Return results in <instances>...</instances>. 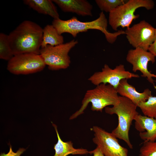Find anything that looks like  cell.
Listing matches in <instances>:
<instances>
[{"label":"cell","mask_w":156,"mask_h":156,"mask_svg":"<svg viewBox=\"0 0 156 156\" xmlns=\"http://www.w3.org/2000/svg\"><path fill=\"white\" fill-rule=\"evenodd\" d=\"M155 39L153 43L150 46L148 51L156 57V28H155Z\"/></svg>","instance_id":"obj_23"},{"label":"cell","mask_w":156,"mask_h":156,"mask_svg":"<svg viewBox=\"0 0 156 156\" xmlns=\"http://www.w3.org/2000/svg\"><path fill=\"white\" fill-rule=\"evenodd\" d=\"M46 65L40 54L26 53L14 55L8 61L7 69L13 74L28 75L41 71Z\"/></svg>","instance_id":"obj_7"},{"label":"cell","mask_w":156,"mask_h":156,"mask_svg":"<svg viewBox=\"0 0 156 156\" xmlns=\"http://www.w3.org/2000/svg\"><path fill=\"white\" fill-rule=\"evenodd\" d=\"M120 102L112 107H106L105 112L110 114H116L118 117L117 127L111 133L117 138L124 141L130 149L133 148L129 137V132L132 121L139 114L137 105L129 99L119 96Z\"/></svg>","instance_id":"obj_3"},{"label":"cell","mask_w":156,"mask_h":156,"mask_svg":"<svg viewBox=\"0 0 156 156\" xmlns=\"http://www.w3.org/2000/svg\"><path fill=\"white\" fill-rule=\"evenodd\" d=\"M116 90L118 94L129 99L137 106L140 102L146 101L152 96L151 91L148 88L142 93L137 91L134 86L128 83L126 79L120 81Z\"/></svg>","instance_id":"obj_14"},{"label":"cell","mask_w":156,"mask_h":156,"mask_svg":"<svg viewBox=\"0 0 156 156\" xmlns=\"http://www.w3.org/2000/svg\"><path fill=\"white\" fill-rule=\"evenodd\" d=\"M94 137L92 140L105 156H128V150L121 146L111 133L94 126L92 128Z\"/></svg>","instance_id":"obj_9"},{"label":"cell","mask_w":156,"mask_h":156,"mask_svg":"<svg viewBox=\"0 0 156 156\" xmlns=\"http://www.w3.org/2000/svg\"><path fill=\"white\" fill-rule=\"evenodd\" d=\"M14 55L9 42L8 35L0 34V58L8 61Z\"/></svg>","instance_id":"obj_18"},{"label":"cell","mask_w":156,"mask_h":156,"mask_svg":"<svg viewBox=\"0 0 156 156\" xmlns=\"http://www.w3.org/2000/svg\"><path fill=\"white\" fill-rule=\"evenodd\" d=\"M8 35L14 55L26 53L40 54L43 28L36 23L25 20Z\"/></svg>","instance_id":"obj_1"},{"label":"cell","mask_w":156,"mask_h":156,"mask_svg":"<svg viewBox=\"0 0 156 156\" xmlns=\"http://www.w3.org/2000/svg\"><path fill=\"white\" fill-rule=\"evenodd\" d=\"M94 88L88 90L82 101L80 108L73 114L70 120L76 118L84 113L88 104H92L91 109L92 111H100L107 106H113L118 104L119 96L116 90L113 86L108 84H100Z\"/></svg>","instance_id":"obj_4"},{"label":"cell","mask_w":156,"mask_h":156,"mask_svg":"<svg viewBox=\"0 0 156 156\" xmlns=\"http://www.w3.org/2000/svg\"><path fill=\"white\" fill-rule=\"evenodd\" d=\"M155 28L144 20L135 24L125 31L127 38L135 48L148 51L155 39Z\"/></svg>","instance_id":"obj_8"},{"label":"cell","mask_w":156,"mask_h":156,"mask_svg":"<svg viewBox=\"0 0 156 156\" xmlns=\"http://www.w3.org/2000/svg\"><path fill=\"white\" fill-rule=\"evenodd\" d=\"M89 154H93V156H105L100 148L97 146L94 149L89 151Z\"/></svg>","instance_id":"obj_24"},{"label":"cell","mask_w":156,"mask_h":156,"mask_svg":"<svg viewBox=\"0 0 156 156\" xmlns=\"http://www.w3.org/2000/svg\"><path fill=\"white\" fill-rule=\"evenodd\" d=\"M154 6V2L151 0H128L109 13V23L115 31L120 27L128 28L132 21L139 17V15L134 14L137 9L144 7L150 10L153 8Z\"/></svg>","instance_id":"obj_5"},{"label":"cell","mask_w":156,"mask_h":156,"mask_svg":"<svg viewBox=\"0 0 156 156\" xmlns=\"http://www.w3.org/2000/svg\"><path fill=\"white\" fill-rule=\"evenodd\" d=\"M155 78H156V76H155ZM155 82H156V80H155Z\"/></svg>","instance_id":"obj_25"},{"label":"cell","mask_w":156,"mask_h":156,"mask_svg":"<svg viewBox=\"0 0 156 156\" xmlns=\"http://www.w3.org/2000/svg\"><path fill=\"white\" fill-rule=\"evenodd\" d=\"M155 56L151 53L141 48H137L129 50L126 57V60L133 66L132 70L135 72L140 71L142 74L141 76L146 77L148 81L153 84L154 88L156 86L154 83L153 77L156 75L148 71V63L151 62L154 63L155 62Z\"/></svg>","instance_id":"obj_11"},{"label":"cell","mask_w":156,"mask_h":156,"mask_svg":"<svg viewBox=\"0 0 156 156\" xmlns=\"http://www.w3.org/2000/svg\"><path fill=\"white\" fill-rule=\"evenodd\" d=\"M56 132L58 139L57 143L54 145L55 154L53 156H67L70 154L83 155L89 153L86 149L75 148L71 141L64 142L60 138L58 132L57 126L52 123Z\"/></svg>","instance_id":"obj_16"},{"label":"cell","mask_w":156,"mask_h":156,"mask_svg":"<svg viewBox=\"0 0 156 156\" xmlns=\"http://www.w3.org/2000/svg\"><path fill=\"white\" fill-rule=\"evenodd\" d=\"M78 43L77 40L73 39L55 46L47 45L41 48L40 54L49 69L56 70L65 69L70 63L68 53Z\"/></svg>","instance_id":"obj_6"},{"label":"cell","mask_w":156,"mask_h":156,"mask_svg":"<svg viewBox=\"0 0 156 156\" xmlns=\"http://www.w3.org/2000/svg\"><path fill=\"white\" fill-rule=\"evenodd\" d=\"M64 42L63 36L58 34L52 24H48L43 29L41 48H43L47 45L52 46L57 45L63 43Z\"/></svg>","instance_id":"obj_17"},{"label":"cell","mask_w":156,"mask_h":156,"mask_svg":"<svg viewBox=\"0 0 156 156\" xmlns=\"http://www.w3.org/2000/svg\"><path fill=\"white\" fill-rule=\"evenodd\" d=\"M23 2L39 13L48 15L53 19L60 18L57 8L52 0H24Z\"/></svg>","instance_id":"obj_15"},{"label":"cell","mask_w":156,"mask_h":156,"mask_svg":"<svg viewBox=\"0 0 156 156\" xmlns=\"http://www.w3.org/2000/svg\"><path fill=\"white\" fill-rule=\"evenodd\" d=\"M144 116L156 118V96H150L147 100L137 105Z\"/></svg>","instance_id":"obj_19"},{"label":"cell","mask_w":156,"mask_h":156,"mask_svg":"<svg viewBox=\"0 0 156 156\" xmlns=\"http://www.w3.org/2000/svg\"><path fill=\"white\" fill-rule=\"evenodd\" d=\"M134 120L135 127L144 142L156 140V118L138 114Z\"/></svg>","instance_id":"obj_12"},{"label":"cell","mask_w":156,"mask_h":156,"mask_svg":"<svg viewBox=\"0 0 156 156\" xmlns=\"http://www.w3.org/2000/svg\"><path fill=\"white\" fill-rule=\"evenodd\" d=\"M139 156H156V141L144 142L139 150Z\"/></svg>","instance_id":"obj_21"},{"label":"cell","mask_w":156,"mask_h":156,"mask_svg":"<svg viewBox=\"0 0 156 156\" xmlns=\"http://www.w3.org/2000/svg\"><path fill=\"white\" fill-rule=\"evenodd\" d=\"M64 12L75 13L83 16H92V5L86 0H53Z\"/></svg>","instance_id":"obj_13"},{"label":"cell","mask_w":156,"mask_h":156,"mask_svg":"<svg viewBox=\"0 0 156 156\" xmlns=\"http://www.w3.org/2000/svg\"><path fill=\"white\" fill-rule=\"evenodd\" d=\"M10 144V149L9 152L7 154L1 153L0 156H20L26 149L23 148H20L16 152H14L12 151L11 145Z\"/></svg>","instance_id":"obj_22"},{"label":"cell","mask_w":156,"mask_h":156,"mask_svg":"<svg viewBox=\"0 0 156 156\" xmlns=\"http://www.w3.org/2000/svg\"><path fill=\"white\" fill-rule=\"evenodd\" d=\"M139 77V75L126 70L123 65L120 64L112 69L105 64L101 71L94 73L88 80L96 86L108 83L116 89L121 80Z\"/></svg>","instance_id":"obj_10"},{"label":"cell","mask_w":156,"mask_h":156,"mask_svg":"<svg viewBox=\"0 0 156 156\" xmlns=\"http://www.w3.org/2000/svg\"><path fill=\"white\" fill-rule=\"evenodd\" d=\"M108 21L104 14L101 12L96 19L91 21L81 22L75 16L68 20H64L60 18L53 19L52 25L60 35L66 33L71 34L74 37L77 36L79 33L87 31L89 29L100 31L105 35L107 41L112 44L116 40L118 36L125 34V31L119 30L114 33L107 30Z\"/></svg>","instance_id":"obj_2"},{"label":"cell","mask_w":156,"mask_h":156,"mask_svg":"<svg viewBox=\"0 0 156 156\" xmlns=\"http://www.w3.org/2000/svg\"><path fill=\"white\" fill-rule=\"evenodd\" d=\"M128 0H96L95 2L102 12L109 13L118 6L123 4Z\"/></svg>","instance_id":"obj_20"}]
</instances>
